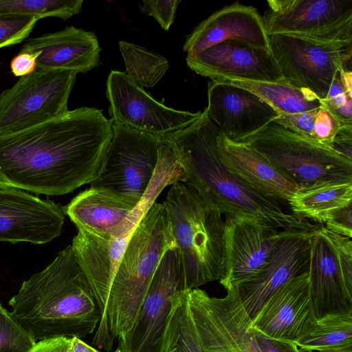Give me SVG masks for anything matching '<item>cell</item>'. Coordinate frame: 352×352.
<instances>
[{
    "instance_id": "f546056e",
    "label": "cell",
    "mask_w": 352,
    "mask_h": 352,
    "mask_svg": "<svg viewBox=\"0 0 352 352\" xmlns=\"http://www.w3.org/2000/svg\"><path fill=\"white\" fill-rule=\"evenodd\" d=\"M118 46L125 73L142 88L155 86L168 69V61L159 54L123 41L119 42Z\"/></svg>"
},
{
    "instance_id": "5b68a950",
    "label": "cell",
    "mask_w": 352,
    "mask_h": 352,
    "mask_svg": "<svg viewBox=\"0 0 352 352\" xmlns=\"http://www.w3.org/2000/svg\"><path fill=\"white\" fill-rule=\"evenodd\" d=\"M178 252L182 290L223 278L226 269L223 215L191 185L176 182L162 202Z\"/></svg>"
},
{
    "instance_id": "9a60e30c",
    "label": "cell",
    "mask_w": 352,
    "mask_h": 352,
    "mask_svg": "<svg viewBox=\"0 0 352 352\" xmlns=\"http://www.w3.org/2000/svg\"><path fill=\"white\" fill-rule=\"evenodd\" d=\"M65 216L52 200L0 184V241L49 243L60 235Z\"/></svg>"
},
{
    "instance_id": "d6a6232c",
    "label": "cell",
    "mask_w": 352,
    "mask_h": 352,
    "mask_svg": "<svg viewBox=\"0 0 352 352\" xmlns=\"http://www.w3.org/2000/svg\"><path fill=\"white\" fill-rule=\"evenodd\" d=\"M322 102L341 125H352V97L343 87L340 71L336 74L329 93Z\"/></svg>"
},
{
    "instance_id": "d590c367",
    "label": "cell",
    "mask_w": 352,
    "mask_h": 352,
    "mask_svg": "<svg viewBox=\"0 0 352 352\" xmlns=\"http://www.w3.org/2000/svg\"><path fill=\"white\" fill-rule=\"evenodd\" d=\"M324 224L328 230L351 239L352 204L333 212Z\"/></svg>"
},
{
    "instance_id": "9c48e42d",
    "label": "cell",
    "mask_w": 352,
    "mask_h": 352,
    "mask_svg": "<svg viewBox=\"0 0 352 352\" xmlns=\"http://www.w3.org/2000/svg\"><path fill=\"white\" fill-rule=\"evenodd\" d=\"M102 168L89 184L140 200L159 159L160 137L112 122Z\"/></svg>"
},
{
    "instance_id": "8992f818",
    "label": "cell",
    "mask_w": 352,
    "mask_h": 352,
    "mask_svg": "<svg viewBox=\"0 0 352 352\" xmlns=\"http://www.w3.org/2000/svg\"><path fill=\"white\" fill-rule=\"evenodd\" d=\"M236 142L265 156L298 190L352 182L351 160L275 122Z\"/></svg>"
},
{
    "instance_id": "ffe728a7",
    "label": "cell",
    "mask_w": 352,
    "mask_h": 352,
    "mask_svg": "<svg viewBox=\"0 0 352 352\" xmlns=\"http://www.w3.org/2000/svg\"><path fill=\"white\" fill-rule=\"evenodd\" d=\"M140 201L91 186L78 193L63 210L78 230L110 239L133 234L140 220L129 214Z\"/></svg>"
},
{
    "instance_id": "cb8c5ba5",
    "label": "cell",
    "mask_w": 352,
    "mask_h": 352,
    "mask_svg": "<svg viewBox=\"0 0 352 352\" xmlns=\"http://www.w3.org/2000/svg\"><path fill=\"white\" fill-rule=\"evenodd\" d=\"M320 226L311 237L309 267L311 305L316 320L352 311V293L346 288L334 250L320 232Z\"/></svg>"
},
{
    "instance_id": "ba28073f",
    "label": "cell",
    "mask_w": 352,
    "mask_h": 352,
    "mask_svg": "<svg viewBox=\"0 0 352 352\" xmlns=\"http://www.w3.org/2000/svg\"><path fill=\"white\" fill-rule=\"evenodd\" d=\"M284 81L326 98L338 72L351 63L352 43H324L285 34L269 36Z\"/></svg>"
},
{
    "instance_id": "f1b7e54d",
    "label": "cell",
    "mask_w": 352,
    "mask_h": 352,
    "mask_svg": "<svg viewBox=\"0 0 352 352\" xmlns=\"http://www.w3.org/2000/svg\"><path fill=\"white\" fill-rule=\"evenodd\" d=\"M295 343L300 352L352 343V311L316 320L312 330Z\"/></svg>"
},
{
    "instance_id": "44dd1931",
    "label": "cell",
    "mask_w": 352,
    "mask_h": 352,
    "mask_svg": "<svg viewBox=\"0 0 352 352\" xmlns=\"http://www.w3.org/2000/svg\"><path fill=\"white\" fill-rule=\"evenodd\" d=\"M226 40H235L270 50L262 16L252 6L235 1L214 12L186 37L183 51L197 54Z\"/></svg>"
},
{
    "instance_id": "8d00e7d4",
    "label": "cell",
    "mask_w": 352,
    "mask_h": 352,
    "mask_svg": "<svg viewBox=\"0 0 352 352\" xmlns=\"http://www.w3.org/2000/svg\"><path fill=\"white\" fill-rule=\"evenodd\" d=\"M254 329L256 341L261 352H300L294 342L272 338Z\"/></svg>"
},
{
    "instance_id": "52a82bcc",
    "label": "cell",
    "mask_w": 352,
    "mask_h": 352,
    "mask_svg": "<svg viewBox=\"0 0 352 352\" xmlns=\"http://www.w3.org/2000/svg\"><path fill=\"white\" fill-rule=\"evenodd\" d=\"M77 73L36 69L0 94V134L48 121L69 111Z\"/></svg>"
},
{
    "instance_id": "e0dca14e",
    "label": "cell",
    "mask_w": 352,
    "mask_h": 352,
    "mask_svg": "<svg viewBox=\"0 0 352 352\" xmlns=\"http://www.w3.org/2000/svg\"><path fill=\"white\" fill-rule=\"evenodd\" d=\"M314 230H288L261 273L237 287L239 298L252 320L275 292L289 280L309 271L311 237Z\"/></svg>"
},
{
    "instance_id": "2e32d148",
    "label": "cell",
    "mask_w": 352,
    "mask_h": 352,
    "mask_svg": "<svg viewBox=\"0 0 352 352\" xmlns=\"http://www.w3.org/2000/svg\"><path fill=\"white\" fill-rule=\"evenodd\" d=\"M188 67L211 80L226 78L256 82H285L270 50L226 40L197 54H188Z\"/></svg>"
},
{
    "instance_id": "30bf717a",
    "label": "cell",
    "mask_w": 352,
    "mask_h": 352,
    "mask_svg": "<svg viewBox=\"0 0 352 352\" xmlns=\"http://www.w3.org/2000/svg\"><path fill=\"white\" fill-rule=\"evenodd\" d=\"M262 17L267 36L352 43V0H268Z\"/></svg>"
},
{
    "instance_id": "d4e9b609",
    "label": "cell",
    "mask_w": 352,
    "mask_h": 352,
    "mask_svg": "<svg viewBox=\"0 0 352 352\" xmlns=\"http://www.w3.org/2000/svg\"><path fill=\"white\" fill-rule=\"evenodd\" d=\"M131 235L103 239L78 230L72 240L74 254L93 290L101 318L112 280Z\"/></svg>"
},
{
    "instance_id": "74e56055",
    "label": "cell",
    "mask_w": 352,
    "mask_h": 352,
    "mask_svg": "<svg viewBox=\"0 0 352 352\" xmlns=\"http://www.w3.org/2000/svg\"><path fill=\"white\" fill-rule=\"evenodd\" d=\"M330 147L352 161V125H342L335 135Z\"/></svg>"
},
{
    "instance_id": "6da1fadb",
    "label": "cell",
    "mask_w": 352,
    "mask_h": 352,
    "mask_svg": "<svg viewBox=\"0 0 352 352\" xmlns=\"http://www.w3.org/2000/svg\"><path fill=\"white\" fill-rule=\"evenodd\" d=\"M111 124L101 110L82 107L0 134V184L47 196L89 184L102 168Z\"/></svg>"
},
{
    "instance_id": "8fae6325",
    "label": "cell",
    "mask_w": 352,
    "mask_h": 352,
    "mask_svg": "<svg viewBox=\"0 0 352 352\" xmlns=\"http://www.w3.org/2000/svg\"><path fill=\"white\" fill-rule=\"evenodd\" d=\"M223 298L204 290L187 291L192 317L206 352H261L252 320L239 298L237 287L226 289Z\"/></svg>"
},
{
    "instance_id": "603a6c76",
    "label": "cell",
    "mask_w": 352,
    "mask_h": 352,
    "mask_svg": "<svg viewBox=\"0 0 352 352\" xmlns=\"http://www.w3.org/2000/svg\"><path fill=\"white\" fill-rule=\"evenodd\" d=\"M217 145L219 158L226 169L261 196L287 202L298 191L265 156L252 147L230 140L220 133Z\"/></svg>"
},
{
    "instance_id": "5bb4252c",
    "label": "cell",
    "mask_w": 352,
    "mask_h": 352,
    "mask_svg": "<svg viewBox=\"0 0 352 352\" xmlns=\"http://www.w3.org/2000/svg\"><path fill=\"white\" fill-rule=\"evenodd\" d=\"M226 269L219 281L238 287L256 277L269 264L280 240L290 230H279L248 216L224 217Z\"/></svg>"
},
{
    "instance_id": "ee69618b",
    "label": "cell",
    "mask_w": 352,
    "mask_h": 352,
    "mask_svg": "<svg viewBox=\"0 0 352 352\" xmlns=\"http://www.w3.org/2000/svg\"><path fill=\"white\" fill-rule=\"evenodd\" d=\"M114 352H121L120 350L118 348Z\"/></svg>"
},
{
    "instance_id": "ac0fdd59",
    "label": "cell",
    "mask_w": 352,
    "mask_h": 352,
    "mask_svg": "<svg viewBox=\"0 0 352 352\" xmlns=\"http://www.w3.org/2000/svg\"><path fill=\"white\" fill-rule=\"evenodd\" d=\"M206 109L220 133L236 142L256 133L279 116L272 106L255 94L212 80L208 82Z\"/></svg>"
},
{
    "instance_id": "7c38bea8",
    "label": "cell",
    "mask_w": 352,
    "mask_h": 352,
    "mask_svg": "<svg viewBox=\"0 0 352 352\" xmlns=\"http://www.w3.org/2000/svg\"><path fill=\"white\" fill-rule=\"evenodd\" d=\"M106 96L111 121L158 137L182 130L197 120L202 111L176 110L157 102L125 72L112 70Z\"/></svg>"
},
{
    "instance_id": "3957f363",
    "label": "cell",
    "mask_w": 352,
    "mask_h": 352,
    "mask_svg": "<svg viewBox=\"0 0 352 352\" xmlns=\"http://www.w3.org/2000/svg\"><path fill=\"white\" fill-rule=\"evenodd\" d=\"M11 314L33 339H82L97 329L101 313L72 245L23 281L9 300Z\"/></svg>"
},
{
    "instance_id": "7402d4cb",
    "label": "cell",
    "mask_w": 352,
    "mask_h": 352,
    "mask_svg": "<svg viewBox=\"0 0 352 352\" xmlns=\"http://www.w3.org/2000/svg\"><path fill=\"white\" fill-rule=\"evenodd\" d=\"M96 35L74 26L29 38L20 52L36 53L37 69L86 73L100 65Z\"/></svg>"
},
{
    "instance_id": "836d02e7",
    "label": "cell",
    "mask_w": 352,
    "mask_h": 352,
    "mask_svg": "<svg viewBox=\"0 0 352 352\" xmlns=\"http://www.w3.org/2000/svg\"><path fill=\"white\" fill-rule=\"evenodd\" d=\"M38 20L0 16V49L22 42L30 34Z\"/></svg>"
},
{
    "instance_id": "277c9868",
    "label": "cell",
    "mask_w": 352,
    "mask_h": 352,
    "mask_svg": "<svg viewBox=\"0 0 352 352\" xmlns=\"http://www.w3.org/2000/svg\"><path fill=\"white\" fill-rule=\"evenodd\" d=\"M176 247L163 203L153 204L133 232L112 280L93 344L107 351L133 326L164 254Z\"/></svg>"
},
{
    "instance_id": "7bdbcfd3",
    "label": "cell",
    "mask_w": 352,
    "mask_h": 352,
    "mask_svg": "<svg viewBox=\"0 0 352 352\" xmlns=\"http://www.w3.org/2000/svg\"><path fill=\"white\" fill-rule=\"evenodd\" d=\"M308 352H352V343L340 346L323 348Z\"/></svg>"
},
{
    "instance_id": "7a4b0ae2",
    "label": "cell",
    "mask_w": 352,
    "mask_h": 352,
    "mask_svg": "<svg viewBox=\"0 0 352 352\" xmlns=\"http://www.w3.org/2000/svg\"><path fill=\"white\" fill-rule=\"evenodd\" d=\"M219 133L206 108L186 128L160 138L173 151L186 183L223 217H254L279 230L312 231L319 226L286 210L280 202L261 196L234 177L219 158Z\"/></svg>"
},
{
    "instance_id": "83f0119b",
    "label": "cell",
    "mask_w": 352,
    "mask_h": 352,
    "mask_svg": "<svg viewBox=\"0 0 352 352\" xmlns=\"http://www.w3.org/2000/svg\"><path fill=\"white\" fill-rule=\"evenodd\" d=\"M162 352H206L190 310L187 291H177L172 298Z\"/></svg>"
},
{
    "instance_id": "b9f144b4",
    "label": "cell",
    "mask_w": 352,
    "mask_h": 352,
    "mask_svg": "<svg viewBox=\"0 0 352 352\" xmlns=\"http://www.w3.org/2000/svg\"><path fill=\"white\" fill-rule=\"evenodd\" d=\"M340 78L346 92L352 97V72L351 68L344 67L340 71Z\"/></svg>"
},
{
    "instance_id": "4dcf8cb0",
    "label": "cell",
    "mask_w": 352,
    "mask_h": 352,
    "mask_svg": "<svg viewBox=\"0 0 352 352\" xmlns=\"http://www.w3.org/2000/svg\"><path fill=\"white\" fill-rule=\"evenodd\" d=\"M82 0H0V16L60 18L63 21L80 13Z\"/></svg>"
},
{
    "instance_id": "4fadbf2b",
    "label": "cell",
    "mask_w": 352,
    "mask_h": 352,
    "mask_svg": "<svg viewBox=\"0 0 352 352\" xmlns=\"http://www.w3.org/2000/svg\"><path fill=\"white\" fill-rule=\"evenodd\" d=\"M181 288L177 248L163 255L132 327L118 338L121 352H162L173 295Z\"/></svg>"
},
{
    "instance_id": "484cf974",
    "label": "cell",
    "mask_w": 352,
    "mask_h": 352,
    "mask_svg": "<svg viewBox=\"0 0 352 352\" xmlns=\"http://www.w3.org/2000/svg\"><path fill=\"white\" fill-rule=\"evenodd\" d=\"M287 203L293 214L319 224L324 223L333 212L352 204V182L298 190Z\"/></svg>"
},
{
    "instance_id": "60d3db41",
    "label": "cell",
    "mask_w": 352,
    "mask_h": 352,
    "mask_svg": "<svg viewBox=\"0 0 352 352\" xmlns=\"http://www.w3.org/2000/svg\"><path fill=\"white\" fill-rule=\"evenodd\" d=\"M67 352H99L95 348L87 344L81 339L74 337L71 338L70 345Z\"/></svg>"
},
{
    "instance_id": "e575fe53",
    "label": "cell",
    "mask_w": 352,
    "mask_h": 352,
    "mask_svg": "<svg viewBox=\"0 0 352 352\" xmlns=\"http://www.w3.org/2000/svg\"><path fill=\"white\" fill-rule=\"evenodd\" d=\"M180 2L181 0H145L139 8L142 13L153 16L163 30L168 31Z\"/></svg>"
},
{
    "instance_id": "4316f807",
    "label": "cell",
    "mask_w": 352,
    "mask_h": 352,
    "mask_svg": "<svg viewBox=\"0 0 352 352\" xmlns=\"http://www.w3.org/2000/svg\"><path fill=\"white\" fill-rule=\"evenodd\" d=\"M212 81L237 86L262 98L280 115H294L320 107L322 102L308 89L285 82H256L221 78Z\"/></svg>"
},
{
    "instance_id": "ab89813d",
    "label": "cell",
    "mask_w": 352,
    "mask_h": 352,
    "mask_svg": "<svg viewBox=\"0 0 352 352\" xmlns=\"http://www.w3.org/2000/svg\"><path fill=\"white\" fill-rule=\"evenodd\" d=\"M71 338L58 337L36 342L28 352H67Z\"/></svg>"
},
{
    "instance_id": "d6986e66",
    "label": "cell",
    "mask_w": 352,
    "mask_h": 352,
    "mask_svg": "<svg viewBox=\"0 0 352 352\" xmlns=\"http://www.w3.org/2000/svg\"><path fill=\"white\" fill-rule=\"evenodd\" d=\"M316 322L308 271L275 292L252 320V327L266 336L296 342L312 330Z\"/></svg>"
},
{
    "instance_id": "1f68e13d",
    "label": "cell",
    "mask_w": 352,
    "mask_h": 352,
    "mask_svg": "<svg viewBox=\"0 0 352 352\" xmlns=\"http://www.w3.org/2000/svg\"><path fill=\"white\" fill-rule=\"evenodd\" d=\"M36 341L0 303V352H28Z\"/></svg>"
},
{
    "instance_id": "f35d334b",
    "label": "cell",
    "mask_w": 352,
    "mask_h": 352,
    "mask_svg": "<svg viewBox=\"0 0 352 352\" xmlns=\"http://www.w3.org/2000/svg\"><path fill=\"white\" fill-rule=\"evenodd\" d=\"M36 53L19 52L10 63V69L15 76L21 77L30 74L36 69Z\"/></svg>"
}]
</instances>
